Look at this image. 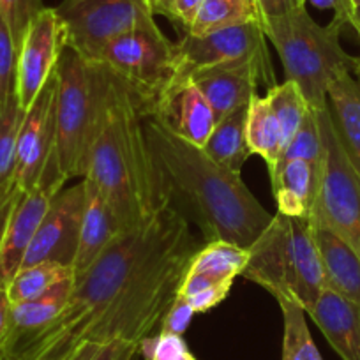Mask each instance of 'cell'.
<instances>
[{"mask_svg":"<svg viewBox=\"0 0 360 360\" xmlns=\"http://www.w3.org/2000/svg\"><path fill=\"white\" fill-rule=\"evenodd\" d=\"M147 112L143 96L110 69L85 176L103 193L122 231L141 226L172 203L145 133Z\"/></svg>","mask_w":360,"mask_h":360,"instance_id":"obj_1","label":"cell"},{"mask_svg":"<svg viewBox=\"0 0 360 360\" xmlns=\"http://www.w3.org/2000/svg\"><path fill=\"white\" fill-rule=\"evenodd\" d=\"M145 133L162 173L169 198L188 202L207 242L226 240L249 249L272 221L244 184L240 173L214 162L202 147L189 143L145 117Z\"/></svg>","mask_w":360,"mask_h":360,"instance_id":"obj_2","label":"cell"},{"mask_svg":"<svg viewBox=\"0 0 360 360\" xmlns=\"http://www.w3.org/2000/svg\"><path fill=\"white\" fill-rule=\"evenodd\" d=\"M188 230L186 217L169 203L141 226L122 231L83 274L76 276L71 297L37 345L34 360H68L85 345L89 328L112 300Z\"/></svg>","mask_w":360,"mask_h":360,"instance_id":"obj_3","label":"cell"},{"mask_svg":"<svg viewBox=\"0 0 360 360\" xmlns=\"http://www.w3.org/2000/svg\"><path fill=\"white\" fill-rule=\"evenodd\" d=\"M262 29L279 53L286 79L300 86L306 101L316 112L327 108L330 83L341 72H355L359 68V57H352L341 46L345 23L334 18L328 25H320L306 6L265 20Z\"/></svg>","mask_w":360,"mask_h":360,"instance_id":"obj_4","label":"cell"},{"mask_svg":"<svg viewBox=\"0 0 360 360\" xmlns=\"http://www.w3.org/2000/svg\"><path fill=\"white\" fill-rule=\"evenodd\" d=\"M242 276L274 299H293L309 309L327 286L309 217L276 214L249 248Z\"/></svg>","mask_w":360,"mask_h":360,"instance_id":"obj_5","label":"cell"},{"mask_svg":"<svg viewBox=\"0 0 360 360\" xmlns=\"http://www.w3.org/2000/svg\"><path fill=\"white\" fill-rule=\"evenodd\" d=\"M55 148L58 166L68 180L83 179L101 124L110 68L101 62L85 60L71 48H65L55 69Z\"/></svg>","mask_w":360,"mask_h":360,"instance_id":"obj_6","label":"cell"},{"mask_svg":"<svg viewBox=\"0 0 360 360\" xmlns=\"http://www.w3.org/2000/svg\"><path fill=\"white\" fill-rule=\"evenodd\" d=\"M92 62L108 65L143 96L148 108L182 75L176 44L162 34L158 23L115 37L96 53Z\"/></svg>","mask_w":360,"mask_h":360,"instance_id":"obj_7","label":"cell"},{"mask_svg":"<svg viewBox=\"0 0 360 360\" xmlns=\"http://www.w3.org/2000/svg\"><path fill=\"white\" fill-rule=\"evenodd\" d=\"M68 32V48L92 60L115 37L155 25L147 0H62L55 8Z\"/></svg>","mask_w":360,"mask_h":360,"instance_id":"obj_8","label":"cell"},{"mask_svg":"<svg viewBox=\"0 0 360 360\" xmlns=\"http://www.w3.org/2000/svg\"><path fill=\"white\" fill-rule=\"evenodd\" d=\"M318 115L325 155L320 198L311 221L335 231L360 258V176L339 145L328 108L318 112Z\"/></svg>","mask_w":360,"mask_h":360,"instance_id":"obj_9","label":"cell"},{"mask_svg":"<svg viewBox=\"0 0 360 360\" xmlns=\"http://www.w3.org/2000/svg\"><path fill=\"white\" fill-rule=\"evenodd\" d=\"M175 44L182 72L189 75L195 69L214 65H256L262 72V83L269 89L278 83L265 32L262 23L256 20L203 36L182 32V37Z\"/></svg>","mask_w":360,"mask_h":360,"instance_id":"obj_10","label":"cell"},{"mask_svg":"<svg viewBox=\"0 0 360 360\" xmlns=\"http://www.w3.org/2000/svg\"><path fill=\"white\" fill-rule=\"evenodd\" d=\"M55 106H57V76L43 86L36 101L23 115L16 138L15 182L23 195H29L39 188L41 179L51 162L58 161L57 124H55Z\"/></svg>","mask_w":360,"mask_h":360,"instance_id":"obj_11","label":"cell"},{"mask_svg":"<svg viewBox=\"0 0 360 360\" xmlns=\"http://www.w3.org/2000/svg\"><path fill=\"white\" fill-rule=\"evenodd\" d=\"M68 48V32L55 8H44L34 18L18 48L16 98L23 112L32 106L43 86L55 75L58 60Z\"/></svg>","mask_w":360,"mask_h":360,"instance_id":"obj_12","label":"cell"},{"mask_svg":"<svg viewBox=\"0 0 360 360\" xmlns=\"http://www.w3.org/2000/svg\"><path fill=\"white\" fill-rule=\"evenodd\" d=\"M83 209H85V182L79 179L71 188H64L50 200L46 212L27 251L23 266L43 262L72 266L79 245Z\"/></svg>","mask_w":360,"mask_h":360,"instance_id":"obj_13","label":"cell"},{"mask_svg":"<svg viewBox=\"0 0 360 360\" xmlns=\"http://www.w3.org/2000/svg\"><path fill=\"white\" fill-rule=\"evenodd\" d=\"M147 117L202 148L217 124L214 110L188 72H182L154 99Z\"/></svg>","mask_w":360,"mask_h":360,"instance_id":"obj_14","label":"cell"},{"mask_svg":"<svg viewBox=\"0 0 360 360\" xmlns=\"http://www.w3.org/2000/svg\"><path fill=\"white\" fill-rule=\"evenodd\" d=\"M75 278L64 279L46 293L27 302L11 304L9 330L4 345V359L34 360L37 345L55 320L60 316L71 297Z\"/></svg>","mask_w":360,"mask_h":360,"instance_id":"obj_15","label":"cell"},{"mask_svg":"<svg viewBox=\"0 0 360 360\" xmlns=\"http://www.w3.org/2000/svg\"><path fill=\"white\" fill-rule=\"evenodd\" d=\"M62 179H43L39 188L29 195H23L13 210L9 223L0 240V286L8 290L9 283L15 279L22 269L23 259L29 251L32 238L39 228L41 219L46 212L50 200L64 189Z\"/></svg>","mask_w":360,"mask_h":360,"instance_id":"obj_16","label":"cell"},{"mask_svg":"<svg viewBox=\"0 0 360 360\" xmlns=\"http://www.w3.org/2000/svg\"><path fill=\"white\" fill-rule=\"evenodd\" d=\"M189 76L209 101L217 122L249 106L251 99L258 96L256 86L262 82V72L256 65H214L195 69Z\"/></svg>","mask_w":360,"mask_h":360,"instance_id":"obj_17","label":"cell"},{"mask_svg":"<svg viewBox=\"0 0 360 360\" xmlns=\"http://www.w3.org/2000/svg\"><path fill=\"white\" fill-rule=\"evenodd\" d=\"M306 313L342 360H360V304L325 286Z\"/></svg>","mask_w":360,"mask_h":360,"instance_id":"obj_18","label":"cell"},{"mask_svg":"<svg viewBox=\"0 0 360 360\" xmlns=\"http://www.w3.org/2000/svg\"><path fill=\"white\" fill-rule=\"evenodd\" d=\"M323 162H309L302 159L279 162L270 175L278 212L290 217H309L316 209L321 191Z\"/></svg>","mask_w":360,"mask_h":360,"instance_id":"obj_19","label":"cell"},{"mask_svg":"<svg viewBox=\"0 0 360 360\" xmlns=\"http://www.w3.org/2000/svg\"><path fill=\"white\" fill-rule=\"evenodd\" d=\"M248 262L249 249L226 240L207 242L193 255L176 295L189 297L217 283L235 281L237 276H242Z\"/></svg>","mask_w":360,"mask_h":360,"instance_id":"obj_20","label":"cell"},{"mask_svg":"<svg viewBox=\"0 0 360 360\" xmlns=\"http://www.w3.org/2000/svg\"><path fill=\"white\" fill-rule=\"evenodd\" d=\"M85 182V209H83L82 231H79V245L75 259V276L83 274L110 244L122 233L103 193L90 179L83 176Z\"/></svg>","mask_w":360,"mask_h":360,"instance_id":"obj_21","label":"cell"},{"mask_svg":"<svg viewBox=\"0 0 360 360\" xmlns=\"http://www.w3.org/2000/svg\"><path fill=\"white\" fill-rule=\"evenodd\" d=\"M327 108L339 145L360 176V76L345 71L330 83Z\"/></svg>","mask_w":360,"mask_h":360,"instance_id":"obj_22","label":"cell"},{"mask_svg":"<svg viewBox=\"0 0 360 360\" xmlns=\"http://www.w3.org/2000/svg\"><path fill=\"white\" fill-rule=\"evenodd\" d=\"M313 223V235L323 265L325 285L339 295L360 304V258L335 231Z\"/></svg>","mask_w":360,"mask_h":360,"instance_id":"obj_23","label":"cell"},{"mask_svg":"<svg viewBox=\"0 0 360 360\" xmlns=\"http://www.w3.org/2000/svg\"><path fill=\"white\" fill-rule=\"evenodd\" d=\"M245 138L252 154L259 155L269 168V175L278 169L285 152V136L278 119L265 98L255 96L248 106Z\"/></svg>","mask_w":360,"mask_h":360,"instance_id":"obj_24","label":"cell"},{"mask_svg":"<svg viewBox=\"0 0 360 360\" xmlns=\"http://www.w3.org/2000/svg\"><path fill=\"white\" fill-rule=\"evenodd\" d=\"M245 122L248 106L221 119L203 145V150L214 162L233 173H240L242 166L252 155L245 138Z\"/></svg>","mask_w":360,"mask_h":360,"instance_id":"obj_25","label":"cell"},{"mask_svg":"<svg viewBox=\"0 0 360 360\" xmlns=\"http://www.w3.org/2000/svg\"><path fill=\"white\" fill-rule=\"evenodd\" d=\"M283 313L281 360H323L307 327V313L297 300L276 299Z\"/></svg>","mask_w":360,"mask_h":360,"instance_id":"obj_26","label":"cell"},{"mask_svg":"<svg viewBox=\"0 0 360 360\" xmlns=\"http://www.w3.org/2000/svg\"><path fill=\"white\" fill-rule=\"evenodd\" d=\"M71 276H75L72 266H64L51 262L23 266V269L18 270L15 279L9 283V300H11V304H20L37 299V297L46 293L50 288H53L55 285L71 278Z\"/></svg>","mask_w":360,"mask_h":360,"instance_id":"obj_27","label":"cell"},{"mask_svg":"<svg viewBox=\"0 0 360 360\" xmlns=\"http://www.w3.org/2000/svg\"><path fill=\"white\" fill-rule=\"evenodd\" d=\"M251 20L258 22V15L251 0H202L198 15L188 34L203 36Z\"/></svg>","mask_w":360,"mask_h":360,"instance_id":"obj_28","label":"cell"},{"mask_svg":"<svg viewBox=\"0 0 360 360\" xmlns=\"http://www.w3.org/2000/svg\"><path fill=\"white\" fill-rule=\"evenodd\" d=\"M265 99L281 126L285 143H288L309 113V103L304 98L300 86L292 79H285L283 83H276L274 86H270L266 90Z\"/></svg>","mask_w":360,"mask_h":360,"instance_id":"obj_29","label":"cell"},{"mask_svg":"<svg viewBox=\"0 0 360 360\" xmlns=\"http://www.w3.org/2000/svg\"><path fill=\"white\" fill-rule=\"evenodd\" d=\"M23 115L16 94L0 105V189L15 182L16 138Z\"/></svg>","mask_w":360,"mask_h":360,"instance_id":"obj_30","label":"cell"},{"mask_svg":"<svg viewBox=\"0 0 360 360\" xmlns=\"http://www.w3.org/2000/svg\"><path fill=\"white\" fill-rule=\"evenodd\" d=\"M325 143L323 134H321L320 115L316 110L311 108L306 115L304 122L293 134L292 140L286 143L283 152V161H293V159H302L309 162H323Z\"/></svg>","mask_w":360,"mask_h":360,"instance_id":"obj_31","label":"cell"},{"mask_svg":"<svg viewBox=\"0 0 360 360\" xmlns=\"http://www.w3.org/2000/svg\"><path fill=\"white\" fill-rule=\"evenodd\" d=\"M43 9V0H0V15L11 32L16 51L22 46L30 23Z\"/></svg>","mask_w":360,"mask_h":360,"instance_id":"obj_32","label":"cell"},{"mask_svg":"<svg viewBox=\"0 0 360 360\" xmlns=\"http://www.w3.org/2000/svg\"><path fill=\"white\" fill-rule=\"evenodd\" d=\"M140 355L145 360H191L195 356L184 335L161 330L140 342Z\"/></svg>","mask_w":360,"mask_h":360,"instance_id":"obj_33","label":"cell"},{"mask_svg":"<svg viewBox=\"0 0 360 360\" xmlns=\"http://www.w3.org/2000/svg\"><path fill=\"white\" fill-rule=\"evenodd\" d=\"M16 58L15 41L0 15V105L16 94Z\"/></svg>","mask_w":360,"mask_h":360,"instance_id":"obj_34","label":"cell"},{"mask_svg":"<svg viewBox=\"0 0 360 360\" xmlns=\"http://www.w3.org/2000/svg\"><path fill=\"white\" fill-rule=\"evenodd\" d=\"M154 16H165L182 32H188L195 22L202 0H147Z\"/></svg>","mask_w":360,"mask_h":360,"instance_id":"obj_35","label":"cell"},{"mask_svg":"<svg viewBox=\"0 0 360 360\" xmlns=\"http://www.w3.org/2000/svg\"><path fill=\"white\" fill-rule=\"evenodd\" d=\"M140 355V345L124 341L106 342V345H82L68 360H134Z\"/></svg>","mask_w":360,"mask_h":360,"instance_id":"obj_36","label":"cell"},{"mask_svg":"<svg viewBox=\"0 0 360 360\" xmlns=\"http://www.w3.org/2000/svg\"><path fill=\"white\" fill-rule=\"evenodd\" d=\"M195 311L189 306L188 300L184 297L176 295V299L173 300V304L169 306L168 313L165 314L161 321V332H169V334L184 335V332L188 330L189 323H191L193 316H195Z\"/></svg>","mask_w":360,"mask_h":360,"instance_id":"obj_37","label":"cell"},{"mask_svg":"<svg viewBox=\"0 0 360 360\" xmlns=\"http://www.w3.org/2000/svg\"><path fill=\"white\" fill-rule=\"evenodd\" d=\"M231 286H233V281L226 283H217V285L209 286V288L200 290L195 295L184 297L189 302V306L193 307L196 314L198 313H207V311L214 309L216 306H219L231 292Z\"/></svg>","mask_w":360,"mask_h":360,"instance_id":"obj_38","label":"cell"},{"mask_svg":"<svg viewBox=\"0 0 360 360\" xmlns=\"http://www.w3.org/2000/svg\"><path fill=\"white\" fill-rule=\"evenodd\" d=\"M306 4V0H255L256 15H258L259 23L269 18L288 15V13L295 11L297 8H302Z\"/></svg>","mask_w":360,"mask_h":360,"instance_id":"obj_39","label":"cell"},{"mask_svg":"<svg viewBox=\"0 0 360 360\" xmlns=\"http://www.w3.org/2000/svg\"><path fill=\"white\" fill-rule=\"evenodd\" d=\"M318 9H332L334 18L341 20L346 27L352 25V9L348 6V0H306Z\"/></svg>","mask_w":360,"mask_h":360,"instance_id":"obj_40","label":"cell"},{"mask_svg":"<svg viewBox=\"0 0 360 360\" xmlns=\"http://www.w3.org/2000/svg\"><path fill=\"white\" fill-rule=\"evenodd\" d=\"M9 314H11V300L8 290L0 286V359H4V345L9 330Z\"/></svg>","mask_w":360,"mask_h":360,"instance_id":"obj_41","label":"cell"},{"mask_svg":"<svg viewBox=\"0 0 360 360\" xmlns=\"http://www.w3.org/2000/svg\"><path fill=\"white\" fill-rule=\"evenodd\" d=\"M352 29L355 30L356 36L360 37V8H356L353 11V18H352Z\"/></svg>","mask_w":360,"mask_h":360,"instance_id":"obj_42","label":"cell"},{"mask_svg":"<svg viewBox=\"0 0 360 360\" xmlns=\"http://www.w3.org/2000/svg\"><path fill=\"white\" fill-rule=\"evenodd\" d=\"M348 6H349V9H352V18H353V11H355L356 8H360V0H348Z\"/></svg>","mask_w":360,"mask_h":360,"instance_id":"obj_43","label":"cell"},{"mask_svg":"<svg viewBox=\"0 0 360 360\" xmlns=\"http://www.w3.org/2000/svg\"><path fill=\"white\" fill-rule=\"evenodd\" d=\"M355 72H356V75L360 76V57H359V68H356V71H355Z\"/></svg>","mask_w":360,"mask_h":360,"instance_id":"obj_44","label":"cell"},{"mask_svg":"<svg viewBox=\"0 0 360 360\" xmlns=\"http://www.w3.org/2000/svg\"><path fill=\"white\" fill-rule=\"evenodd\" d=\"M191 360H198V359H195V356H193V359Z\"/></svg>","mask_w":360,"mask_h":360,"instance_id":"obj_45","label":"cell"},{"mask_svg":"<svg viewBox=\"0 0 360 360\" xmlns=\"http://www.w3.org/2000/svg\"><path fill=\"white\" fill-rule=\"evenodd\" d=\"M251 2H252V4H255V0H251ZM256 9V8H255Z\"/></svg>","mask_w":360,"mask_h":360,"instance_id":"obj_46","label":"cell"},{"mask_svg":"<svg viewBox=\"0 0 360 360\" xmlns=\"http://www.w3.org/2000/svg\"><path fill=\"white\" fill-rule=\"evenodd\" d=\"M0 360H8V359H0Z\"/></svg>","mask_w":360,"mask_h":360,"instance_id":"obj_47","label":"cell"}]
</instances>
